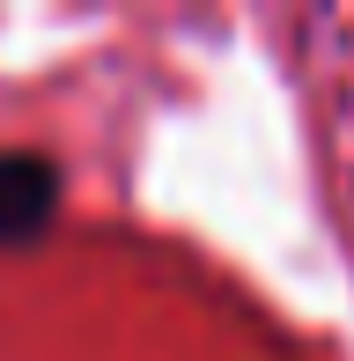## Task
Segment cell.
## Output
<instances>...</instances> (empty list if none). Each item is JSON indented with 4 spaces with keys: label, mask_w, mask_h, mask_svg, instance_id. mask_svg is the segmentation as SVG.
Wrapping results in <instances>:
<instances>
[{
    "label": "cell",
    "mask_w": 354,
    "mask_h": 361,
    "mask_svg": "<svg viewBox=\"0 0 354 361\" xmlns=\"http://www.w3.org/2000/svg\"><path fill=\"white\" fill-rule=\"evenodd\" d=\"M0 361H317L192 258L118 228L0 236Z\"/></svg>",
    "instance_id": "obj_1"
},
{
    "label": "cell",
    "mask_w": 354,
    "mask_h": 361,
    "mask_svg": "<svg viewBox=\"0 0 354 361\" xmlns=\"http://www.w3.org/2000/svg\"><path fill=\"white\" fill-rule=\"evenodd\" d=\"M303 96H310V126L325 147V185L347 214L354 243V15H303Z\"/></svg>",
    "instance_id": "obj_2"
}]
</instances>
